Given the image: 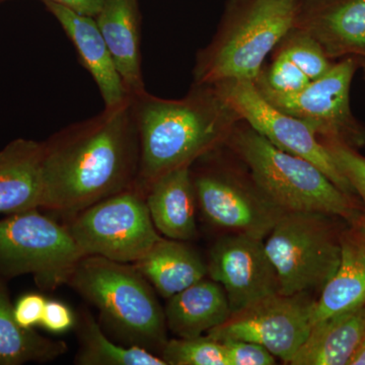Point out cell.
Instances as JSON below:
<instances>
[{"instance_id":"cell-19","label":"cell","mask_w":365,"mask_h":365,"mask_svg":"<svg viewBox=\"0 0 365 365\" xmlns=\"http://www.w3.org/2000/svg\"><path fill=\"white\" fill-rule=\"evenodd\" d=\"M230 314L225 289L206 278L173 295L165 307L168 329L185 339L207 334L225 323Z\"/></svg>"},{"instance_id":"cell-23","label":"cell","mask_w":365,"mask_h":365,"mask_svg":"<svg viewBox=\"0 0 365 365\" xmlns=\"http://www.w3.org/2000/svg\"><path fill=\"white\" fill-rule=\"evenodd\" d=\"M67 350L64 341L49 339L16 322L6 281L0 279V365L45 364L59 359Z\"/></svg>"},{"instance_id":"cell-27","label":"cell","mask_w":365,"mask_h":365,"mask_svg":"<svg viewBox=\"0 0 365 365\" xmlns=\"http://www.w3.org/2000/svg\"><path fill=\"white\" fill-rule=\"evenodd\" d=\"M330 153L343 176L365 203V157L357 150L339 141L319 139Z\"/></svg>"},{"instance_id":"cell-4","label":"cell","mask_w":365,"mask_h":365,"mask_svg":"<svg viewBox=\"0 0 365 365\" xmlns=\"http://www.w3.org/2000/svg\"><path fill=\"white\" fill-rule=\"evenodd\" d=\"M297 0H227L217 30L198 52L194 85L254 81L268 55L294 25Z\"/></svg>"},{"instance_id":"cell-9","label":"cell","mask_w":365,"mask_h":365,"mask_svg":"<svg viewBox=\"0 0 365 365\" xmlns=\"http://www.w3.org/2000/svg\"><path fill=\"white\" fill-rule=\"evenodd\" d=\"M360 64L356 57L337 60L326 73L297 93L256 88L270 104L304 122L318 138L359 150L365 146V125L353 114L350 88Z\"/></svg>"},{"instance_id":"cell-26","label":"cell","mask_w":365,"mask_h":365,"mask_svg":"<svg viewBox=\"0 0 365 365\" xmlns=\"http://www.w3.org/2000/svg\"><path fill=\"white\" fill-rule=\"evenodd\" d=\"M160 357L167 365H228L225 346L207 335L168 340Z\"/></svg>"},{"instance_id":"cell-3","label":"cell","mask_w":365,"mask_h":365,"mask_svg":"<svg viewBox=\"0 0 365 365\" xmlns=\"http://www.w3.org/2000/svg\"><path fill=\"white\" fill-rule=\"evenodd\" d=\"M66 284L97 307L100 325L112 338L125 346L162 352L169 340L165 309L134 264L85 256Z\"/></svg>"},{"instance_id":"cell-33","label":"cell","mask_w":365,"mask_h":365,"mask_svg":"<svg viewBox=\"0 0 365 365\" xmlns=\"http://www.w3.org/2000/svg\"><path fill=\"white\" fill-rule=\"evenodd\" d=\"M360 235H361L362 240H364L365 242V228L360 232Z\"/></svg>"},{"instance_id":"cell-25","label":"cell","mask_w":365,"mask_h":365,"mask_svg":"<svg viewBox=\"0 0 365 365\" xmlns=\"http://www.w3.org/2000/svg\"><path fill=\"white\" fill-rule=\"evenodd\" d=\"M273 51L287 56L311 81L326 73L335 62L328 58L311 35L297 28L288 31Z\"/></svg>"},{"instance_id":"cell-30","label":"cell","mask_w":365,"mask_h":365,"mask_svg":"<svg viewBox=\"0 0 365 365\" xmlns=\"http://www.w3.org/2000/svg\"><path fill=\"white\" fill-rule=\"evenodd\" d=\"M76 316L59 300L47 299L40 325L54 334L66 333L76 326Z\"/></svg>"},{"instance_id":"cell-12","label":"cell","mask_w":365,"mask_h":365,"mask_svg":"<svg viewBox=\"0 0 365 365\" xmlns=\"http://www.w3.org/2000/svg\"><path fill=\"white\" fill-rule=\"evenodd\" d=\"M307 294L271 295L230 314L225 323L206 335L217 341L257 343L290 364L313 327L316 300Z\"/></svg>"},{"instance_id":"cell-16","label":"cell","mask_w":365,"mask_h":365,"mask_svg":"<svg viewBox=\"0 0 365 365\" xmlns=\"http://www.w3.org/2000/svg\"><path fill=\"white\" fill-rule=\"evenodd\" d=\"M130 97L144 93L138 0H106L95 18Z\"/></svg>"},{"instance_id":"cell-7","label":"cell","mask_w":365,"mask_h":365,"mask_svg":"<svg viewBox=\"0 0 365 365\" xmlns=\"http://www.w3.org/2000/svg\"><path fill=\"white\" fill-rule=\"evenodd\" d=\"M83 257L66 225L38 209L0 220V279L31 274L38 287L54 290L66 284Z\"/></svg>"},{"instance_id":"cell-2","label":"cell","mask_w":365,"mask_h":365,"mask_svg":"<svg viewBox=\"0 0 365 365\" xmlns=\"http://www.w3.org/2000/svg\"><path fill=\"white\" fill-rule=\"evenodd\" d=\"M132 98L140 145L135 185L143 192L163 175L225 145L242 120L212 86L193 85L179 100L146 91Z\"/></svg>"},{"instance_id":"cell-5","label":"cell","mask_w":365,"mask_h":365,"mask_svg":"<svg viewBox=\"0 0 365 365\" xmlns=\"http://www.w3.org/2000/svg\"><path fill=\"white\" fill-rule=\"evenodd\" d=\"M225 146L249 170L269 201L284 212L307 211L356 222L352 197L341 191L318 167L273 145L246 122H239Z\"/></svg>"},{"instance_id":"cell-28","label":"cell","mask_w":365,"mask_h":365,"mask_svg":"<svg viewBox=\"0 0 365 365\" xmlns=\"http://www.w3.org/2000/svg\"><path fill=\"white\" fill-rule=\"evenodd\" d=\"M225 346L228 365H273L275 356L267 348L242 340L220 341Z\"/></svg>"},{"instance_id":"cell-17","label":"cell","mask_w":365,"mask_h":365,"mask_svg":"<svg viewBox=\"0 0 365 365\" xmlns=\"http://www.w3.org/2000/svg\"><path fill=\"white\" fill-rule=\"evenodd\" d=\"M153 225L168 239L195 237L197 197L191 167L178 168L155 180L144 191Z\"/></svg>"},{"instance_id":"cell-14","label":"cell","mask_w":365,"mask_h":365,"mask_svg":"<svg viewBox=\"0 0 365 365\" xmlns=\"http://www.w3.org/2000/svg\"><path fill=\"white\" fill-rule=\"evenodd\" d=\"M294 28L311 35L332 61L365 58V0H297Z\"/></svg>"},{"instance_id":"cell-32","label":"cell","mask_w":365,"mask_h":365,"mask_svg":"<svg viewBox=\"0 0 365 365\" xmlns=\"http://www.w3.org/2000/svg\"><path fill=\"white\" fill-rule=\"evenodd\" d=\"M360 62H361V64H360V67H361L362 71H364V78L365 81V58L362 59L361 61Z\"/></svg>"},{"instance_id":"cell-15","label":"cell","mask_w":365,"mask_h":365,"mask_svg":"<svg viewBox=\"0 0 365 365\" xmlns=\"http://www.w3.org/2000/svg\"><path fill=\"white\" fill-rule=\"evenodd\" d=\"M44 4L78 50L81 63L98 86L106 108L116 107L128 100L130 96L125 88L95 18L74 13L55 2Z\"/></svg>"},{"instance_id":"cell-13","label":"cell","mask_w":365,"mask_h":365,"mask_svg":"<svg viewBox=\"0 0 365 365\" xmlns=\"http://www.w3.org/2000/svg\"><path fill=\"white\" fill-rule=\"evenodd\" d=\"M207 274L225 289L232 314L280 294L277 273L263 240L249 235L220 237L209 255Z\"/></svg>"},{"instance_id":"cell-35","label":"cell","mask_w":365,"mask_h":365,"mask_svg":"<svg viewBox=\"0 0 365 365\" xmlns=\"http://www.w3.org/2000/svg\"><path fill=\"white\" fill-rule=\"evenodd\" d=\"M0 1H4V0H0Z\"/></svg>"},{"instance_id":"cell-29","label":"cell","mask_w":365,"mask_h":365,"mask_svg":"<svg viewBox=\"0 0 365 365\" xmlns=\"http://www.w3.org/2000/svg\"><path fill=\"white\" fill-rule=\"evenodd\" d=\"M47 299L44 295L30 292L21 295L14 304V316L25 329H34L40 325Z\"/></svg>"},{"instance_id":"cell-1","label":"cell","mask_w":365,"mask_h":365,"mask_svg":"<svg viewBox=\"0 0 365 365\" xmlns=\"http://www.w3.org/2000/svg\"><path fill=\"white\" fill-rule=\"evenodd\" d=\"M133 98L71 125L44 143L42 208L71 216L136 184Z\"/></svg>"},{"instance_id":"cell-11","label":"cell","mask_w":365,"mask_h":365,"mask_svg":"<svg viewBox=\"0 0 365 365\" xmlns=\"http://www.w3.org/2000/svg\"><path fill=\"white\" fill-rule=\"evenodd\" d=\"M212 86L242 121L273 145L314 163L341 191L351 197L356 195L314 131L304 122L270 104L253 81L227 79Z\"/></svg>"},{"instance_id":"cell-8","label":"cell","mask_w":365,"mask_h":365,"mask_svg":"<svg viewBox=\"0 0 365 365\" xmlns=\"http://www.w3.org/2000/svg\"><path fill=\"white\" fill-rule=\"evenodd\" d=\"M66 225L85 256L121 263L140 260L162 239L136 185L69 216Z\"/></svg>"},{"instance_id":"cell-34","label":"cell","mask_w":365,"mask_h":365,"mask_svg":"<svg viewBox=\"0 0 365 365\" xmlns=\"http://www.w3.org/2000/svg\"><path fill=\"white\" fill-rule=\"evenodd\" d=\"M364 345H365V336L364 338V341H362L361 345H360V346H364Z\"/></svg>"},{"instance_id":"cell-20","label":"cell","mask_w":365,"mask_h":365,"mask_svg":"<svg viewBox=\"0 0 365 365\" xmlns=\"http://www.w3.org/2000/svg\"><path fill=\"white\" fill-rule=\"evenodd\" d=\"M365 336V307L336 314L312 327L294 365H349Z\"/></svg>"},{"instance_id":"cell-18","label":"cell","mask_w":365,"mask_h":365,"mask_svg":"<svg viewBox=\"0 0 365 365\" xmlns=\"http://www.w3.org/2000/svg\"><path fill=\"white\" fill-rule=\"evenodd\" d=\"M44 143L16 139L0 150V213L42 208Z\"/></svg>"},{"instance_id":"cell-31","label":"cell","mask_w":365,"mask_h":365,"mask_svg":"<svg viewBox=\"0 0 365 365\" xmlns=\"http://www.w3.org/2000/svg\"><path fill=\"white\" fill-rule=\"evenodd\" d=\"M60 4L71 9L74 13L96 18L104 6L106 0H42Z\"/></svg>"},{"instance_id":"cell-6","label":"cell","mask_w":365,"mask_h":365,"mask_svg":"<svg viewBox=\"0 0 365 365\" xmlns=\"http://www.w3.org/2000/svg\"><path fill=\"white\" fill-rule=\"evenodd\" d=\"M332 215L288 211L280 216L264 241L281 294L321 292L339 267L342 237Z\"/></svg>"},{"instance_id":"cell-22","label":"cell","mask_w":365,"mask_h":365,"mask_svg":"<svg viewBox=\"0 0 365 365\" xmlns=\"http://www.w3.org/2000/svg\"><path fill=\"white\" fill-rule=\"evenodd\" d=\"M362 307H365V242L360 235L359 237L345 235L339 267L316 300L313 325Z\"/></svg>"},{"instance_id":"cell-24","label":"cell","mask_w":365,"mask_h":365,"mask_svg":"<svg viewBox=\"0 0 365 365\" xmlns=\"http://www.w3.org/2000/svg\"><path fill=\"white\" fill-rule=\"evenodd\" d=\"M78 350L74 362L78 365H167L162 357L136 346L117 345L88 309L76 314Z\"/></svg>"},{"instance_id":"cell-21","label":"cell","mask_w":365,"mask_h":365,"mask_svg":"<svg viewBox=\"0 0 365 365\" xmlns=\"http://www.w3.org/2000/svg\"><path fill=\"white\" fill-rule=\"evenodd\" d=\"M158 294L169 299L207 275V263L184 241L160 240L133 263Z\"/></svg>"},{"instance_id":"cell-10","label":"cell","mask_w":365,"mask_h":365,"mask_svg":"<svg viewBox=\"0 0 365 365\" xmlns=\"http://www.w3.org/2000/svg\"><path fill=\"white\" fill-rule=\"evenodd\" d=\"M240 163L215 160L192 173L197 203L213 227L264 241L284 211L266 198Z\"/></svg>"}]
</instances>
